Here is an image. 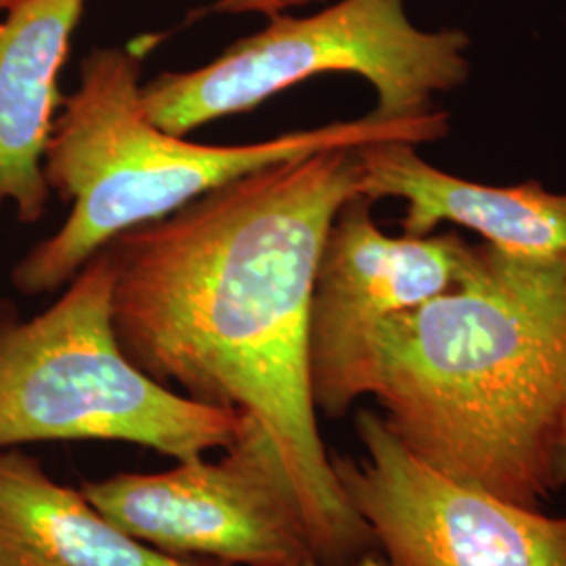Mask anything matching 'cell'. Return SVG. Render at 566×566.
<instances>
[{
    "label": "cell",
    "mask_w": 566,
    "mask_h": 566,
    "mask_svg": "<svg viewBox=\"0 0 566 566\" xmlns=\"http://www.w3.org/2000/svg\"><path fill=\"white\" fill-rule=\"evenodd\" d=\"M290 566H325L322 560H317V558H308V560H303V563H296V565Z\"/></svg>",
    "instance_id": "9a60e30c"
},
{
    "label": "cell",
    "mask_w": 566,
    "mask_h": 566,
    "mask_svg": "<svg viewBox=\"0 0 566 566\" xmlns=\"http://www.w3.org/2000/svg\"><path fill=\"white\" fill-rule=\"evenodd\" d=\"M350 566H388V563H386L382 556L367 552V554H364L361 558H357Z\"/></svg>",
    "instance_id": "5bb4252c"
},
{
    "label": "cell",
    "mask_w": 566,
    "mask_h": 566,
    "mask_svg": "<svg viewBox=\"0 0 566 566\" xmlns=\"http://www.w3.org/2000/svg\"><path fill=\"white\" fill-rule=\"evenodd\" d=\"M369 395L426 464L539 507L566 416V254L474 245L460 282L378 327Z\"/></svg>",
    "instance_id": "7a4b0ae2"
},
{
    "label": "cell",
    "mask_w": 566,
    "mask_h": 566,
    "mask_svg": "<svg viewBox=\"0 0 566 566\" xmlns=\"http://www.w3.org/2000/svg\"><path fill=\"white\" fill-rule=\"evenodd\" d=\"M114 263L102 248L30 319L0 301V449L105 441L175 462L231 446L243 418L156 382L122 350Z\"/></svg>",
    "instance_id": "277c9868"
},
{
    "label": "cell",
    "mask_w": 566,
    "mask_h": 566,
    "mask_svg": "<svg viewBox=\"0 0 566 566\" xmlns=\"http://www.w3.org/2000/svg\"><path fill=\"white\" fill-rule=\"evenodd\" d=\"M81 489L124 533L175 558L223 566L317 558L282 451L250 418L217 460L196 455L170 470L122 472Z\"/></svg>",
    "instance_id": "8992f818"
},
{
    "label": "cell",
    "mask_w": 566,
    "mask_h": 566,
    "mask_svg": "<svg viewBox=\"0 0 566 566\" xmlns=\"http://www.w3.org/2000/svg\"><path fill=\"white\" fill-rule=\"evenodd\" d=\"M468 46L462 30H420L405 0H338L308 18L277 13L202 67L158 74L139 99L147 120L182 137L308 78L355 74L376 93L374 118L418 120L468 81Z\"/></svg>",
    "instance_id": "5b68a950"
},
{
    "label": "cell",
    "mask_w": 566,
    "mask_h": 566,
    "mask_svg": "<svg viewBox=\"0 0 566 566\" xmlns=\"http://www.w3.org/2000/svg\"><path fill=\"white\" fill-rule=\"evenodd\" d=\"M9 2H11V0H0V13L7 9V4H9Z\"/></svg>",
    "instance_id": "2e32d148"
},
{
    "label": "cell",
    "mask_w": 566,
    "mask_h": 566,
    "mask_svg": "<svg viewBox=\"0 0 566 566\" xmlns=\"http://www.w3.org/2000/svg\"><path fill=\"white\" fill-rule=\"evenodd\" d=\"M359 156L365 198L403 200L405 235H430L449 223L512 254H566V193H552L537 181L507 187L465 181L426 163L411 143H371L359 147Z\"/></svg>",
    "instance_id": "9c48e42d"
},
{
    "label": "cell",
    "mask_w": 566,
    "mask_h": 566,
    "mask_svg": "<svg viewBox=\"0 0 566 566\" xmlns=\"http://www.w3.org/2000/svg\"><path fill=\"white\" fill-rule=\"evenodd\" d=\"M357 196L329 224L308 313V374L317 411L343 418L369 395L371 343L388 317L462 280L474 245L458 233L390 238Z\"/></svg>",
    "instance_id": "ba28073f"
},
{
    "label": "cell",
    "mask_w": 566,
    "mask_h": 566,
    "mask_svg": "<svg viewBox=\"0 0 566 566\" xmlns=\"http://www.w3.org/2000/svg\"><path fill=\"white\" fill-rule=\"evenodd\" d=\"M88 0H11L0 13V208L46 214L44 154L60 109V74Z\"/></svg>",
    "instance_id": "30bf717a"
},
{
    "label": "cell",
    "mask_w": 566,
    "mask_h": 566,
    "mask_svg": "<svg viewBox=\"0 0 566 566\" xmlns=\"http://www.w3.org/2000/svg\"><path fill=\"white\" fill-rule=\"evenodd\" d=\"M357 196L359 147L324 149L221 185L105 245L124 355L156 382L263 426L325 566H350L374 546L334 472L308 374L319 254Z\"/></svg>",
    "instance_id": "6da1fadb"
},
{
    "label": "cell",
    "mask_w": 566,
    "mask_h": 566,
    "mask_svg": "<svg viewBox=\"0 0 566 566\" xmlns=\"http://www.w3.org/2000/svg\"><path fill=\"white\" fill-rule=\"evenodd\" d=\"M549 483L552 491L566 489V416L549 453Z\"/></svg>",
    "instance_id": "4fadbf2b"
},
{
    "label": "cell",
    "mask_w": 566,
    "mask_h": 566,
    "mask_svg": "<svg viewBox=\"0 0 566 566\" xmlns=\"http://www.w3.org/2000/svg\"><path fill=\"white\" fill-rule=\"evenodd\" d=\"M156 39L97 46L81 63V84L61 97L44 154V177L72 212L60 229L13 266L25 296L51 294L76 277L120 233L163 219L203 193L324 149L401 142L424 145L449 133V114L382 122L371 114L329 122L245 145H202L170 135L145 118L142 72Z\"/></svg>",
    "instance_id": "3957f363"
},
{
    "label": "cell",
    "mask_w": 566,
    "mask_h": 566,
    "mask_svg": "<svg viewBox=\"0 0 566 566\" xmlns=\"http://www.w3.org/2000/svg\"><path fill=\"white\" fill-rule=\"evenodd\" d=\"M361 455H332L343 493L390 566H566V514L547 516L426 464L382 413L355 418Z\"/></svg>",
    "instance_id": "52a82bcc"
},
{
    "label": "cell",
    "mask_w": 566,
    "mask_h": 566,
    "mask_svg": "<svg viewBox=\"0 0 566 566\" xmlns=\"http://www.w3.org/2000/svg\"><path fill=\"white\" fill-rule=\"evenodd\" d=\"M388 566H390V565H388Z\"/></svg>",
    "instance_id": "e0dca14e"
},
{
    "label": "cell",
    "mask_w": 566,
    "mask_h": 566,
    "mask_svg": "<svg viewBox=\"0 0 566 566\" xmlns=\"http://www.w3.org/2000/svg\"><path fill=\"white\" fill-rule=\"evenodd\" d=\"M311 0H217L208 11L210 13H223V15H243V13H256L264 15L266 20L283 13L294 7H304Z\"/></svg>",
    "instance_id": "7c38bea8"
},
{
    "label": "cell",
    "mask_w": 566,
    "mask_h": 566,
    "mask_svg": "<svg viewBox=\"0 0 566 566\" xmlns=\"http://www.w3.org/2000/svg\"><path fill=\"white\" fill-rule=\"evenodd\" d=\"M0 566H223L145 546L21 449H0Z\"/></svg>",
    "instance_id": "8fae6325"
}]
</instances>
